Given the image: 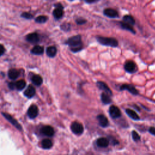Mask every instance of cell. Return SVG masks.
Instances as JSON below:
<instances>
[{
  "mask_svg": "<svg viewBox=\"0 0 155 155\" xmlns=\"http://www.w3.org/2000/svg\"><path fill=\"white\" fill-rule=\"evenodd\" d=\"M71 48V51L77 53L81 51L83 49V44L81 40V36L80 35H77L69 38L66 42Z\"/></svg>",
  "mask_w": 155,
  "mask_h": 155,
  "instance_id": "obj_1",
  "label": "cell"
},
{
  "mask_svg": "<svg viewBox=\"0 0 155 155\" xmlns=\"http://www.w3.org/2000/svg\"><path fill=\"white\" fill-rule=\"evenodd\" d=\"M96 39L98 42L101 45H103V46L112 47H116L118 46L119 44L118 41L115 38L104 37H98Z\"/></svg>",
  "mask_w": 155,
  "mask_h": 155,
  "instance_id": "obj_2",
  "label": "cell"
},
{
  "mask_svg": "<svg viewBox=\"0 0 155 155\" xmlns=\"http://www.w3.org/2000/svg\"><path fill=\"white\" fill-rule=\"evenodd\" d=\"M124 69L127 72L134 73L138 71V67L135 63L132 61H128L124 64Z\"/></svg>",
  "mask_w": 155,
  "mask_h": 155,
  "instance_id": "obj_3",
  "label": "cell"
},
{
  "mask_svg": "<svg viewBox=\"0 0 155 155\" xmlns=\"http://www.w3.org/2000/svg\"><path fill=\"white\" fill-rule=\"evenodd\" d=\"M71 130L75 134H81L84 132V127L82 125L78 122H73L71 126Z\"/></svg>",
  "mask_w": 155,
  "mask_h": 155,
  "instance_id": "obj_4",
  "label": "cell"
},
{
  "mask_svg": "<svg viewBox=\"0 0 155 155\" xmlns=\"http://www.w3.org/2000/svg\"><path fill=\"white\" fill-rule=\"evenodd\" d=\"M120 90H128L130 93L133 95H138L139 94V91L132 84H124L120 87Z\"/></svg>",
  "mask_w": 155,
  "mask_h": 155,
  "instance_id": "obj_5",
  "label": "cell"
},
{
  "mask_svg": "<svg viewBox=\"0 0 155 155\" xmlns=\"http://www.w3.org/2000/svg\"><path fill=\"white\" fill-rule=\"evenodd\" d=\"M108 112L110 116L113 119H117L121 116V112L116 106H111L109 108Z\"/></svg>",
  "mask_w": 155,
  "mask_h": 155,
  "instance_id": "obj_6",
  "label": "cell"
},
{
  "mask_svg": "<svg viewBox=\"0 0 155 155\" xmlns=\"http://www.w3.org/2000/svg\"><path fill=\"white\" fill-rule=\"evenodd\" d=\"M55 9L53 11V15L54 17L56 19H59L62 18L64 14V11H63V7L61 4H55Z\"/></svg>",
  "mask_w": 155,
  "mask_h": 155,
  "instance_id": "obj_7",
  "label": "cell"
},
{
  "mask_svg": "<svg viewBox=\"0 0 155 155\" xmlns=\"http://www.w3.org/2000/svg\"><path fill=\"white\" fill-rule=\"evenodd\" d=\"M104 15L108 18H115L119 17V14L117 11L112 8H107L104 10Z\"/></svg>",
  "mask_w": 155,
  "mask_h": 155,
  "instance_id": "obj_8",
  "label": "cell"
},
{
  "mask_svg": "<svg viewBox=\"0 0 155 155\" xmlns=\"http://www.w3.org/2000/svg\"><path fill=\"white\" fill-rule=\"evenodd\" d=\"M96 85L100 89V90H102L104 91V92L107 93L108 94H109L110 96H112L113 95V93H112V92L110 90V88L104 82H102V81H98L96 82Z\"/></svg>",
  "mask_w": 155,
  "mask_h": 155,
  "instance_id": "obj_9",
  "label": "cell"
},
{
  "mask_svg": "<svg viewBox=\"0 0 155 155\" xmlns=\"http://www.w3.org/2000/svg\"><path fill=\"white\" fill-rule=\"evenodd\" d=\"M38 114V109L35 105H32L29 108L27 111V114L30 118H35Z\"/></svg>",
  "mask_w": 155,
  "mask_h": 155,
  "instance_id": "obj_10",
  "label": "cell"
},
{
  "mask_svg": "<svg viewBox=\"0 0 155 155\" xmlns=\"http://www.w3.org/2000/svg\"><path fill=\"white\" fill-rule=\"evenodd\" d=\"M97 119L100 126L102 127H107L109 125L107 118L104 114H99L97 116Z\"/></svg>",
  "mask_w": 155,
  "mask_h": 155,
  "instance_id": "obj_11",
  "label": "cell"
},
{
  "mask_svg": "<svg viewBox=\"0 0 155 155\" xmlns=\"http://www.w3.org/2000/svg\"><path fill=\"white\" fill-rule=\"evenodd\" d=\"M3 114L4 115V116L8 120V121L13 125V126H14L17 129L21 130L22 128H21V126H20V124L16 121L15 119L13 118L11 115H10V114H7V113H3Z\"/></svg>",
  "mask_w": 155,
  "mask_h": 155,
  "instance_id": "obj_12",
  "label": "cell"
},
{
  "mask_svg": "<svg viewBox=\"0 0 155 155\" xmlns=\"http://www.w3.org/2000/svg\"><path fill=\"white\" fill-rule=\"evenodd\" d=\"M41 132L44 135L47 136H52L55 133L53 127L49 126L43 127L41 130Z\"/></svg>",
  "mask_w": 155,
  "mask_h": 155,
  "instance_id": "obj_13",
  "label": "cell"
},
{
  "mask_svg": "<svg viewBox=\"0 0 155 155\" xmlns=\"http://www.w3.org/2000/svg\"><path fill=\"white\" fill-rule=\"evenodd\" d=\"M97 146L99 147L106 148L108 147L109 144V141L106 138H100L96 141Z\"/></svg>",
  "mask_w": 155,
  "mask_h": 155,
  "instance_id": "obj_14",
  "label": "cell"
},
{
  "mask_svg": "<svg viewBox=\"0 0 155 155\" xmlns=\"http://www.w3.org/2000/svg\"><path fill=\"white\" fill-rule=\"evenodd\" d=\"M122 22L133 26V25L135 24V19L132 15H127L124 16L122 18Z\"/></svg>",
  "mask_w": 155,
  "mask_h": 155,
  "instance_id": "obj_15",
  "label": "cell"
},
{
  "mask_svg": "<svg viewBox=\"0 0 155 155\" xmlns=\"http://www.w3.org/2000/svg\"><path fill=\"white\" fill-rule=\"evenodd\" d=\"M126 112L127 115L132 119L135 120V121H138V120L140 119V118L138 114H137V113L136 112H134V110H133L130 108H127L126 110Z\"/></svg>",
  "mask_w": 155,
  "mask_h": 155,
  "instance_id": "obj_16",
  "label": "cell"
},
{
  "mask_svg": "<svg viewBox=\"0 0 155 155\" xmlns=\"http://www.w3.org/2000/svg\"><path fill=\"white\" fill-rule=\"evenodd\" d=\"M35 88L32 85H30L24 92V95L27 98L33 97L35 95Z\"/></svg>",
  "mask_w": 155,
  "mask_h": 155,
  "instance_id": "obj_17",
  "label": "cell"
},
{
  "mask_svg": "<svg viewBox=\"0 0 155 155\" xmlns=\"http://www.w3.org/2000/svg\"><path fill=\"white\" fill-rule=\"evenodd\" d=\"M27 41L32 43H36L39 41V37L36 33H32L29 34L26 37Z\"/></svg>",
  "mask_w": 155,
  "mask_h": 155,
  "instance_id": "obj_18",
  "label": "cell"
},
{
  "mask_svg": "<svg viewBox=\"0 0 155 155\" xmlns=\"http://www.w3.org/2000/svg\"><path fill=\"white\" fill-rule=\"evenodd\" d=\"M101 99L102 102L104 104H109L112 102L111 96H110L107 93L103 92L101 93Z\"/></svg>",
  "mask_w": 155,
  "mask_h": 155,
  "instance_id": "obj_19",
  "label": "cell"
},
{
  "mask_svg": "<svg viewBox=\"0 0 155 155\" xmlns=\"http://www.w3.org/2000/svg\"><path fill=\"white\" fill-rule=\"evenodd\" d=\"M57 48L54 46L48 47L46 50L47 55L51 58H53L55 56L56 54H57Z\"/></svg>",
  "mask_w": 155,
  "mask_h": 155,
  "instance_id": "obj_20",
  "label": "cell"
},
{
  "mask_svg": "<svg viewBox=\"0 0 155 155\" xmlns=\"http://www.w3.org/2000/svg\"><path fill=\"white\" fill-rule=\"evenodd\" d=\"M41 146L44 149H49L53 146V143L51 140L45 139L41 142Z\"/></svg>",
  "mask_w": 155,
  "mask_h": 155,
  "instance_id": "obj_21",
  "label": "cell"
},
{
  "mask_svg": "<svg viewBox=\"0 0 155 155\" xmlns=\"http://www.w3.org/2000/svg\"><path fill=\"white\" fill-rule=\"evenodd\" d=\"M120 25H121V27L124 29V30H127V31L130 32L134 34L136 33V31H134V28L133 27V26H130V25H128L127 24L124 23L123 22H121L120 23Z\"/></svg>",
  "mask_w": 155,
  "mask_h": 155,
  "instance_id": "obj_22",
  "label": "cell"
},
{
  "mask_svg": "<svg viewBox=\"0 0 155 155\" xmlns=\"http://www.w3.org/2000/svg\"><path fill=\"white\" fill-rule=\"evenodd\" d=\"M19 75V72L16 69L10 70L9 72V73H8L9 78H11L12 79H17Z\"/></svg>",
  "mask_w": 155,
  "mask_h": 155,
  "instance_id": "obj_23",
  "label": "cell"
},
{
  "mask_svg": "<svg viewBox=\"0 0 155 155\" xmlns=\"http://www.w3.org/2000/svg\"><path fill=\"white\" fill-rule=\"evenodd\" d=\"M31 52L34 55H41L44 52V48L40 46H36L33 47Z\"/></svg>",
  "mask_w": 155,
  "mask_h": 155,
  "instance_id": "obj_24",
  "label": "cell"
},
{
  "mask_svg": "<svg viewBox=\"0 0 155 155\" xmlns=\"http://www.w3.org/2000/svg\"><path fill=\"white\" fill-rule=\"evenodd\" d=\"M32 82L36 86H40L43 83V79L39 75H34L32 78Z\"/></svg>",
  "mask_w": 155,
  "mask_h": 155,
  "instance_id": "obj_25",
  "label": "cell"
},
{
  "mask_svg": "<svg viewBox=\"0 0 155 155\" xmlns=\"http://www.w3.org/2000/svg\"><path fill=\"white\" fill-rule=\"evenodd\" d=\"M26 83L24 80H19L15 83V88H17L18 90H21L26 87Z\"/></svg>",
  "mask_w": 155,
  "mask_h": 155,
  "instance_id": "obj_26",
  "label": "cell"
},
{
  "mask_svg": "<svg viewBox=\"0 0 155 155\" xmlns=\"http://www.w3.org/2000/svg\"><path fill=\"white\" fill-rule=\"evenodd\" d=\"M47 17H46V16H39V17H38L36 19H35V21L36 22L38 23H46L47 21Z\"/></svg>",
  "mask_w": 155,
  "mask_h": 155,
  "instance_id": "obj_27",
  "label": "cell"
},
{
  "mask_svg": "<svg viewBox=\"0 0 155 155\" xmlns=\"http://www.w3.org/2000/svg\"><path fill=\"white\" fill-rule=\"evenodd\" d=\"M61 28L64 31H69L71 30V24L69 23H64L61 25Z\"/></svg>",
  "mask_w": 155,
  "mask_h": 155,
  "instance_id": "obj_28",
  "label": "cell"
},
{
  "mask_svg": "<svg viewBox=\"0 0 155 155\" xmlns=\"http://www.w3.org/2000/svg\"><path fill=\"white\" fill-rule=\"evenodd\" d=\"M132 138L134 140V141H138L140 140V136L139 135V134L136 132V131H132Z\"/></svg>",
  "mask_w": 155,
  "mask_h": 155,
  "instance_id": "obj_29",
  "label": "cell"
},
{
  "mask_svg": "<svg viewBox=\"0 0 155 155\" xmlns=\"http://www.w3.org/2000/svg\"><path fill=\"white\" fill-rule=\"evenodd\" d=\"M76 23L78 25H83L87 23V20L82 18H78L76 19Z\"/></svg>",
  "mask_w": 155,
  "mask_h": 155,
  "instance_id": "obj_30",
  "label": "cell"
},
{
  "mask_svg": "<svg viewBox=\"0 0 155 155\" xmlns=\"http://www.w3.org/2000/svg\"><path fill=\"white\" fill-rule=\"evenodd\" d=\"M21 16L25 18H26V19H31L33 18V16L32 15L31 13H22L21 15Z\"/></svg>",
  "mask_w": 155,
  "mask_h": 155,
  "instance_id": "obj_31",
  "label": "cell"
},
{
  "mask_svg": "<svg viewBox=\"0 0 155 155\" xmlns=\"http://www.w3.org/2000/svg\"><path fill=\"white\" fill-rule=\"evenodd\" d=\"M4 52H5V49L4 46H3V45L0 44V56H1L2 55H3Z\"/></svg>",
  "mask_w": 155,
  "mask_h": 155,
  "instance_id": "obj_32",
  "label": "cell"
},
{
  "mask_svg": "<svg viewBox=\"0 0 155 155\" xmlns=\"http://www.w3.org/2000/svg\"><path fill=\"white\" fill-rule=\"evenodd\" d=\"M148 131L152 134H153V135L155 136V127H150L149 128Z\"/></svg>",
  "mask_w": 155,
  "mask_h": 155,
  "instance_id": "obj_33",
  "label": "cell"
},
{
  "mask_svg": "<svg viewBox=\"0 0 155 155\" xmlns=\"http://www.w3.org/2000/svg\"><path fill=\"white\" fill-rule=\"evenodd\" d=\"M9 88L11 89H14L15 88V84L13 83V82H11L9 84Z\"/></svg>",
  "mask_w": 155,
  "mask_h": 155,
  "instance_id": "obj_34",
  "label": "cell"
},
{
  "mask_svg": "<svg viewBox=\"0 0 155 155\" xmlns=\"http://www.w3.org/2000/svg\"><path fill=\"white\" fill-rule=\"evenodd\" d=\"M98 1H95V0H93V1H90H90H86V3H88V4H92V3H96Z\"/></svg>",
  "mask_w": 155,
  "mask_h": 155,
  "instance_id": "obj_35",
  "label": "cell"
}]
</instances>
